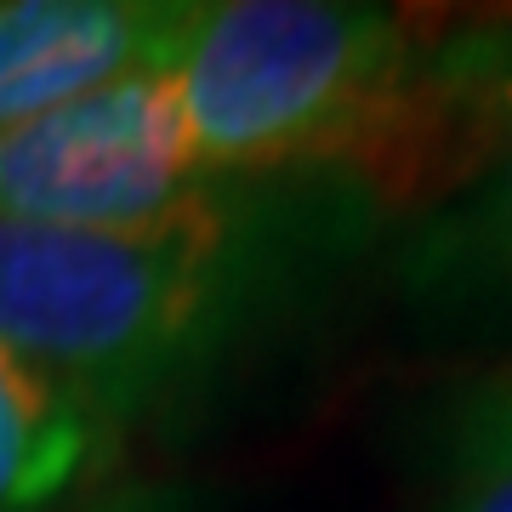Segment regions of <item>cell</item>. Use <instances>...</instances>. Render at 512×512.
Segmentation results:
<instances>
[{"label":"cell","instance_id":"6da1fadb","mask_svg":"<svg viewBox=\"0 0 512 512\" xmlns=\"http://www.w3.org/2000/svg\"><path fill=\"white\" fill-rule=\"evenodd\" d=\"M359 205L353 183H234L126 234L0 217V342L126 433L194 399Z\"/></svg>","mask_w":512,"mask_h":512},{"label":"cell","instance_id":"5b68a950","mask_svg":"<svg viewBox=\"0 0 512 512\" xmlns=\"http://www.w3.org/2000/svg\"><path fill=\"white\" fill-rule=\"evenodd\" d=\"M399 291L421 319L512 325V137L421 217Z\"/></svg>","mask_w":512,"mask_h":512},{"label":"cell","instance_id":"7a4b0ae2","mask_svg":"<svg viewBox=\"0 0 512 512\" xmlns=\"http://www.w3.org/2000/svg\"><path fill=\"white\" fill-rule=\"evenodd\" d=\"M217 183L416 188L439 160L427 35L365 0H188L165 57Z\"/></svg>","mask_w":512,"mask_h":512},{"label":"cell","instance_id":"277c9868","mask_svg":"<svg viewBox=\"0 0 512 512\" xmlns=\"http://www.w3.org/2000/svg\"><path fill=\"white\" fill-rule=\"evenodd\" d=\"M183 18L188 0H0V131L165 63Z\"/></svg>","mask_w":512,"mask_h":512},{"label":"cell","instance_id":"ba28073f","mask_svg":"<svg viewBox=\"0 0 512 512\" xmlns=\"http://www.w3.org/2000/svg\"><path fill=\"white\" fill-rule=\"evenodd\" d=\"M427 439L439 450L444 473L450 467H490V461H512V359L478 370L467 382H456L433 410Z\"/></svg>","mask_w":512,"mask_h":512},{"label":"cell","instance_id":"30bf717a","mask_svg":"<svg viewBox=\"0 0 512 512\" xmlns=\"http://www.w3.org/2000/svg\"><path fill=\"white\" fill-rule=\"evenodd\" d=\"M74 512H194V501L177 490H126V495H109V501H92V507H74Z\"/></svg>","mask_w":512,"mask_h":512},{"label":"cell","instance_id":"3957f363","mask_svg":"<svg viewBox=\"0 0 512 512\" xmlns=\"http://www.w3.org/2000/svg\"><path fill=\"white\" fill-rule=\"evenodd\" d=\"M234 183L205 177L165 63L114 74L92 92L0 131V217L52 228H160Z\"/></svg>","mask_w":512,"mask_h":512},{"label":"cell","instance_id":"52a82bcc","mask_svg":"<svg viewBox=\"0 0 512 512\" xmlns=\"http://www.w3.org/2000/svg\"><path fill=\"white\" fill-rule=\"evenodd\" d=\"M427 114L444 154H478L473 171L512 137V12L467 18L427 35ZM467 171V177H473Z\"/></svg>","mask_w":512,"mask_h":512},{"label":"cell","instance_id":"8992f818","mask_svg":"<svg viewBox=\"0 0 512 512\" xmlns=\"http://www.w3.org/2000/svg\"><path fill=\"white\" fill-rule=\"evenodd\" d=\"M120 456V427L0 342V512H52Z\"/></svg>","mask_w":512,"mask_h":512},{"label":"cell","instance_id":"9c48e42d","mask_svg":"<svg viewBox=\"0 0 512 512\" xmlns=\"http://www.w3.org/2000/svg\"><path fill=\"white\" fill-rule=\"evenodd\" d=\"M433 512H512V461L490 467H450Z\"/></svg>","mask_w":512,"mask_h":512}]
</instances>
